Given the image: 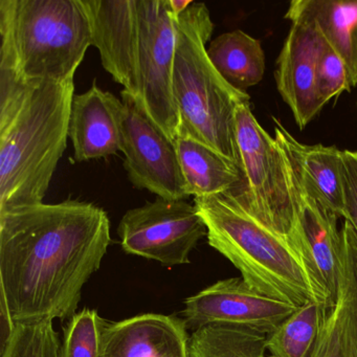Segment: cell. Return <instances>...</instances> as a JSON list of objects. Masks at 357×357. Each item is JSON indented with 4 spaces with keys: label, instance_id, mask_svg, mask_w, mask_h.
Listing matches in <instances>:
<instances>
[{
    "label": "cell",
    "instance_id": "cell-1",
    "mask_svg": "<svg viewBox=\"0 0 357 357\" xmlns=\"http://www.w3.org/2000/svg\"><path fill=\"white\" fill-rule=\"evenodd\" d=\"M112 243L107 213L68 199L0 212V292L7 336L16 325L70 319Z\"/></svg>",
    "mask_w": 357,
    "mask_h": 357
},
{
    "label": "cell",
    "instance_id": "cell-2",
    "mask_svg": "<svg viewBox=\"0 0 357 357\" xmlns=\"http://www.w3.org/2000/svg\"><path fill=\"white\" fill-rule=\"evenodd\" d=\"M75 82L0 72V212L43 204L68 146Z\"/></svg>",
    "mask_w": 357,
    "mask_h": 357
},
{
    "label": "cell",
    "instance_id": "cell-3",
    "mask_svg": "<svg viewBox=\"0 0 357 357\" xmlns=\"http://www.w3.org/2000/svg\"><path fill=\"white\" fill-rule=\"evenodd\" d=\"M208 229V243L254 289L298 307L326 302L285 236L250 214L233 191L194 198ZM327 307V306H326Z\"/></svg>",
    "mask_w": 357,
    "mask_h": 357
},
{
    "label": "cell",
    "instance_id": "cell-4",
    "mask_svg": "<svg viewBox=\"0 0 357 357\" xmlns=\"http://www.w3.org/2000/svg\"><path fill=\"white\" fill-rule=\"evenodd\" d=\"M214 32L208 7L194 1L176 17L173 95L179 116L178 135L212 148L238 166L236 110L250 102L246 91L231 86L206 52Z\"/></svg>",
    "mask_w": 357,
    "mask_h": 357
},
{
    "label": "cell",
    "instance_id": "cell-5",
    "mask_svg": "<svg viewBox=\"0 0 357 357\" xmlns=\"http://www.w3.org/2000/svg\"><path fill=\"white\" fill-rule=\"evenodd\" d=\"M0 72L24 81L75 80L91 45L80 0H0Z\"/></svg>",
    "mask_w": 357,
    "mask_h": 357
},
{
    "label": "cell",
    "instance_id": "cell-6",
    "mask_svg": "<svg viewBox=\"0 0 357 357\" xmlns=\"http://www.w3.org/2000/svg\"><path fill=\"white\" fill-rule=\"evenodd\" d=\"M235 141L242 183L231 191L250 214L287 238L298 211L291 172L277 139L261 126L250 102L236 110Z\"/></svg>",
    "mask_w": 357,
    "mask_h": 357
},
{
    "label": "cell",
    "instance_id": "cell-7",
    "mask_svg": "<svg viewBox=\"0 0 357 357\" xmlns=\"http://www.w3.org/2000/svg\"><path fill=\"white\" fill-rule=\"evenodd\" d=\"M118 234L126 254L173 267L191 262L190 254L208 229L195 204L158 197L127 211Z\"/></svg>",
    "mask_w": 357,
    "mask_h": 357
},
{
    "label": "cell",
    "instance_id": "cell-8",
    "mask_svg": "<svg viewBox=\"0 0 357 357\" xmlns=\"http://www.w3.org/2000/svg\"><path fill=\"white\" fill-rule=\"evenodd\" d=\"M125 106L122 152L131 185L158 197H190L174 142L148 114L143 101L123 89Z\"/></svg>",
    "mask_w": 357,
    "mask_h": 357
},
{
    "label": "cell",
    "instance_id": "cell-9",
    "mask_svg": "<svg viewBox=\"0 0 357 357\" xmlns=\"http://www.w3.org/2000/svg\"><path fill=\"white\" fill-rule=\"evenodd\" d=\"M142 101L152 120L175 142L179 116L173 95L176 17L168 0H137Z\"/></svg>",
    "mask_w": 357,
    "mask_h": 357
},
{
    "label": "cell",
    "instance_id": "cell-10",
    "mask_svg": "<svg viewBox=\"0 0 357 357\" xmlns=\"http://www.w3.org/2000/svg\"><path fill=\"white\" fill-rule=\"evenodd\" d=\"M298 308L261 294L242 278H231L188 298L183 313L185 327L192 331L212 324H227L269 335Z\"/></svg>",
    "mask_w": 357,
    "mask_h": 357
},
{
    "label": "cell",
    "instance_id": "cell-11",
    "mask_svg": "<svg viewBox=\"0 0 357 357\" xmlns=\"http://www.w3.org/2000/svg\"><path fill=\"white\" fill-rule=\"evenodd\" d=\"M91 45L102 66L124 91L142 100L137 0H80Z\"/></svg>",
    "mask_w": 357,
    "mask_h": 357
},
{
    "label": "cell",
    "instance_id": "cell-12",
    "mask_svg": "<svg viewBox=\"0 0 357 357\" xmlns=\"http://www.w3.org/2000/svg\"><path fill=\"white\" fill-rule=\"evenodd\" d=\"M296 192L298 211L287 239L302 259L327 308H334L340 296L342 266L340 218L310 196Z\"/></svg>",
    "mask_w": 357,
    "mask_h": 357
},
{
    "label": "cell",
    "instance_id": "cell-13",
    "mask_svg": "<svg viewBox=\"0 0 357 357\" xmlns=\"http://www.w3.org/2000/svg\"><path fill=\"white\" fill-rule=\"evenodd\" d=\"M325 40L307 24H291L275 63L278 91L291 110L301 130L323 109L319 100L317 68Z\"/></svg>",
    "mask_w": 357,
    "mask_h": 357
},
{
    "label": "cell",
    "instance_id": "cell-14",
    "mask_svg": "<svg viewBox=\"0 0 357 357\" xmlns=\"http://www.w3.org/2000/svg\"><path fill=\"white\" fill-rule=\"evenodd\" d=\"M275 121V139L281 147L296 191L317 200L338 218L346 216L342 150L334 146L306 145Z\"/></svg>",
    "mask_w": 357,
    "mask_h": 357
},
{
    "label": "cell",
    "instance_id": "cell-15",
    "mask_svg": "<svg viewBox=\"0 0 357 357\" xmlns=\"http://www.w3.org/2000/svg\"><path fill=\"white\" fill-rule=\"evenodd\" d=\"M124 120L122 100L96 82L85 93L75 95L68 130L75 162H91L122 152Z\"/></svg>",
    "mask_w": 357,
    "mask_h": 357
},
{
    "label": "cell",
    "instance_id": "cell-16",
    "mask_svg": "<svg viewBox=\"0 0 357 357\" xmlns=\"http://www.w3.org/2000/svg\"><path fill=\"white\" fill-rule=\"evenodd\" d=\"M188 340L183 319L144 313L106 321L101 357H188Z\"/></svg>",
    "mask_w": 357,
    "mask_h": 357
},
{
    "label": "cell",
    "instance_id": "cell-17",
    "mask_svg": "<svg viewBox=\"0 0 357 357\" xmlns=\"http://www.w3.org/2000/svg\"><path fill=\"white\" fill-rule=\"evenodd\" d=\"M284 18L314 29L346 64L351 87L357 86V0H292Z\"/></svg>",
    "mask_w": 357,
    "mask_h": 357
},
{
    "label": "cell",
    "instance_id": "cell-18",
    "mask_svg": "<svg viewBox=\"0 0 357 357\" xmlns=\"http://www.w3.org/2000/svg\"><path fill=\"white\" fill-rule=\"evenodd\" d=\"M174 143L190 196L216 195L241 185V171L229 158L190 137L179 135Z\"/></svg>",
    "mask_w": 357,
    "mask_h": 357
},
{
    "label": "cell",
    "instance_id": "cell-19",
    "mask_svg": "<svg viewBox=\"0 0 357 357\" xmlns=\"http://www.w3.org/2000/svg\"><path fill=\"white\" fill-rule=\"evenodd\" d=\"M206 52L219 74L239 91L256 86L264 78L266 63L262 45L243 31L220 35L211 41Z\"/></svg>",
    "mask_w": 357,
    "mask_h": 357
},
{
    "label": "cell",
    "instance_id": "cell-20",
    "mask_svg": "<svg viewBox=\"0 0 357 357\" xmlns=\"http://www.w3.org/2000/svg\"><path fill=\"white\" fill-rule=\"evenodd\" d=\"M267 338L248 328L212 324L189 336L188 357H265Z\"/></svg>",
    "mask_w": 357,
    "mask_h": 357
},
{
    "label": "cell",
    "instance_id": "cell-21",
    "mask_svg": "<svg viewBox=\"0 0 357 357\" xmlns=\"http://www.w3.org/2000/svg\"><path fill=\"white\" fill-rule=\"evenodd\" d=\"M329 309L310 302L283 321L267 338L269 357H311Z\"/></svg>",
    "mask_w": 357,
    "mask_h": 357
},
{
    "label": "cell",
    "instance_id": "cell-22",
    "mask_svg": "<svg viewBox=\"0 0 357 357\" xmlns=\"http://www.w3.org/2000/svg\"><path fill=\"white\" fill-rule=\"evenodd\" d=\"M340 284L338 304L344 357H357V231L344 220L340 227Z\"/></svg>",
    "mask_w": 357,
    "mask_h": 357
},
{
    "label": "cell",
    "instance_id": "cell-23",
    "mask_svg": "<svg viewBox=\"0 0 357 357\" xmlns=\"http://www.w3.org/2000/svg\"><path fill=\"white\" fill-rule=\"evenodd\" d=\"M59 338L53 321L16 325L3 340L1 357H60Z\"/></svg>",
    "mask_w": 357,
    "mask_h": 357
},
{
    "label": "cell",
    "instance_id": "cell-24",
    "mask_svg": "<svg viewBox=\"0 0 357 357\" xmlns=\"http://www.w3.org/2000/svg\"><path fill=\"white\" fill-rule=\"evenodd\" d=\"M106 321L95 309L77 312L64 329L60 357H101Z\"/></svg>",
    "mask_w": 357,
    "mask_h": 357
},
{
    "label": "cell",
    "instance_id": "cell-25",
    "mask_svg": "<svg viewBox=\"0 0 357 357\" xmlns=\"http://www.w3.org/2000/svg\"><path fill=\"white\" fill-rule=\"evenodd\" d=\"M317 84L319 100L324 107L334 98L352 89L346 64L326 43L317 62Z\"/></svg>",
    "mask_w": 357,
    "mask_h": 357
},
{
    "label": "cell",
    "instance_id": "cell-26",
    "mask_svg": "<svg viewBox=\"0 0 357 357\" xmlns=\"http://www.w3.org/2000/svg\"><path fill=\"white\" fill-rule=\"evenodd\" d=\"M311 357H344L340 304L328 311L325 325Z\"/></svg>",
    "mask_w": 357,
    "mask_h": 357
},
{
    "label": "cell",
    "instance_id": "cell-27",
    "mask_svg": "<svg viewBox=\"0 0 357 357\" xmlns=\"http://www.w3.org/2000/svg\"><path fill=\"white\" fill-rule=\"evenodd\" d=\"M342 187H344V220L350 221L357 231V151L342 150Z\"/></svg>",
    "mask_w": 357,
    "mask_h": 357
},
{
    "label": "cell",
    "instance_id": "cell-28",
    "mask_svg": "<svg viewBox=\"0 0 357 357\" xmlns=\"http://www.w3.org/2000/svg\"><path fill=\"white\" fill-rule=\"evenodd\" d=\"M169 7L175 17L181 15L194 1L192 0H168Z\"/></svg>",
    "mask_w": 357,
    "mask_h": 357
}]
</instances>
